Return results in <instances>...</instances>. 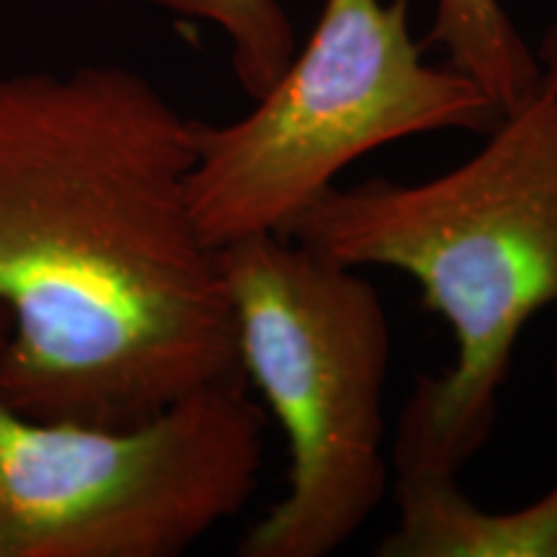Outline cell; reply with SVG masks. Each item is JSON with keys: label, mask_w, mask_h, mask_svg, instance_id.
I'll list each match as a JSON object with an SVG mask.
<instances>
[{"label": "cell", "mask_w": 557, "mask_h": 557, "mask_svg": "<svg viewBox=\"0 0 557 557\" xmlns=\"http://www.w3.org/2000/svg\"><path fill=\"white\" fill-rule=\"evenodd\" d=\"M267 423L243 374L124 426L0 398V557L189 553L259 491Z\"/></svg>", "instance_id": "obj_5"}, {"label": "cell", "mask_w": 557, "mask_h": 557, "mask_svg": "<svg viewBox=\"0 0 557 557\" xmlns=\"http://www.w3.org/2000/svg\"><path fill=\"white\" fill-rule=\"evenodd\" d=\"M534 54H537L540 62L542 88L557 94V18L547 26L545 34H542L540 45L534 47Z\"/></svg>", "instance_id": "obj_9"}, {"label": "cell", "mask_w": 557, "mask_h": 557, "mask_svg": "<svg viewBox=\"0 0 557 557\" xmlns=\"http://www.w3.org/2000/svg\"><path fill=\"white\" fill-rule=\"evenodd\" d=\"M555 400H557V357H555Z\"/></svg>", "instance_id": "obj_10"}, {"label": "cell", "mask_w": 557, "mask_h": 557, "mask_svg": "<svg viewBox=\"0 0 557 557\" xmlns=\"http://www.w3.org/2000/svg\"><path fill=\"white\" fill-rule=\"evenodd\" d=\"M284 235L341 267L403 271L444 318L455 359L416 380L393 470L459 478L496 426L521 333L557 308V94L540 88L438 176L333 186Z\"/></svg>", "instance_id": "obj_2"}, {"label": "cell", "mask_w": 557, "mask_h": 557, "mask_svg": "<svg viewBox=\"0 0 557 557\" xmlns=\"http://www.w3.org/2000/svg\"><path fill=\"white\" fill-rule=\"evenodd\" d=\"M429 45L442 47L447 65L470 75L500 116L542 88L534 47L527 45L500 0H436Z\"/></svg>", "instance_id": "obj_7"}, {"label": "cell", "mask_w": 557, "mask_h": 557, "mask_svg": "<svg viewBox=\"0 0 557 557\" xmlns=\"http://www.w3.org/2000/svg\"><path fill=\"white\" fill-rule=\"evenodd\" d=\"M240 372L284 429L287 491L238 542L240 557H329L389 487V323L377 287L287 235L218 248Z\"/></svg>", "instance_id": "obj_3"}, {"label": "cell", "mask_w": 557, "mask_h": 557, "mask_svg": "<svg viewBox=\"0 0 557 557\" xmlns=\"http://www.w3.org/2000/svg\"><path fill=\"white\" fill-rule=\"evenodd\" d=\"M173 16L218 26L230 45L233 73L259 99L297 52L295 26L282 0H145Z\"/></svg>", "instance_id": "obj_8"}, {"label": "cell", "mask_w": 557, "mask_h": 557, "mask_svg": "<svg viewBox=\"0 0 557 557\" xmlns=\"http://www.w3.org/2000/svg\"><path fill=\"white\" fill-rule=\"evenodd\" d=\"M197 122L137 70L0 78V398L124 426L240 372L189 178Z\"/></svg>", "instance_id": "obj_1"}, {"label": "cell", "mask_w": 557, "mask_h": 557, "mask_svg": "<svg viewBox=\"0 0 557 557\" xmlns=\"http://www.w3.org/2000/svg\"><path fill=\"white\" fill-rule=\"evenodd\" d=\"M410 0H325L284 73L227 124L197 122L191 212L214 250L284 235L348 165L444 129L491 132L500 111L470 75L429 65Z\"/></svg>", "instance_id": "obj_4"}, {"label": "cell", "mask_w": 557, "mask_h": 557, "mask_svg": "<svg viewBox=\"0 0 557 557\" xmlns=\"http://www.w3.org/2000/svg\"><path fill=\"white\" fill-rule=\"evenodd\" d=\"M395 524L377 557H557V483L532 504L487 511L457 475L395 472Z\"/></svg>", "instance_id": "obj_6"}]
</instances>
